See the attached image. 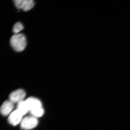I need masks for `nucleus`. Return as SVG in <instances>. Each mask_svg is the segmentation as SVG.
I'll list each match as a JSON object with an SVG mask.
<instances>
[{
  "instance_id": "1",
  "label": "nucleus",
  "mask_w": 130,
  "mask_h": 130,
  "mask_svg": "<svg viewBox=\"0 0 130 130\" xmlns=\"http://www.w3.org/2000/svg\"><path fill=\"white\" fill-rule=\"evenodd\" d=\"M10 44L13 48L18 52L23 51L26 46V38L23 34H16L11 38Z\"/></svg>"
},
{
  "instance_id": "2",
  "label": "nucleus",
  "mask_w": 130,
  "mask_h": 130,
  "mask_svg": "<svg viewBox=\"0 0 130 130\" xmlns=\"http://www.w3.org/2000/svg\"><path fill=\"white\" fill-rule=\"evenodd\" d=\"M38 124V121L36 118L33 116H28L22 119L21 127L24 130H30L35 128Z\"/></svg>"
},
{
  "instance_id": "3",
  "label": "nucleus",
  "mask_w": 130,
  "mask_h": 130,
  "mask_svg": "<svg viewBox=\"0 0 130 130\" xmlns=\"http://www.w3.org/2000/svg\"><path fill=\"white\" fill-rule=\"evenodd\" d=\"M14 2L17 8L25 11L32 9L35 6V2L32 0H16Z\"/></svg>"
},
{
  "instance_id": "4",
  "label": "nucleus",
  "mask_w": 130,
  "mask_h": 130,
  "mask_svg": "<svg viewBox=\"0 0 130 130\" xmlns=\"http://www.w3.org/2000/svg\"><path fill=\"white\" fill-rule=\"evenodd\" d=\"M25 96L26 93L24 91L20 89L17 90L12 92L9 95V101L13 103H18L24 101Z\"/></svg>"
},
{
  "instance_id": "5",
  "label": "nucleus",
  "mask_w": 130,
  "mask_h": 130,
  "mask_svg": "<svg viewBox=\"0 0 130 130\" xmlns=\"http://www.w3.org/2000/svg\"><path fill=\"white\" fill-rule=\"evenodd\" d=\"M23 115L18 109L12 112L8 118V122L11 125L16 126L21 123Z\"/></svg>"
},
{
  "instance_id": "6",
  "label": "nucleus",
  "mask_w": 130,
  "mask_h": 130,
  "mask_svg": "<svg viewBox=\"0 0 130 130\" xmlns=\"http://www.w3.org/2000/svg\"><path fill=\"white\" fill-rule=\"evenodd\" d=\"M25 101L30 112L42 108L41 102L37 98L34 97L29 98L25 100Z\"/></svg>"
},
{
  "instance_id": "7",
  "label": "nucleus",
  "mask_w": 130,
  "mask_h": 130,
  "mask_svg": "<svg viewBox=\"0 0 130 130\" xmlns=\"http://www.w3.org/2000/svg\"><path fill=\"white\" fill-rule=\"evenodd\" d=\"M14 108V103L10 101H7L3 103L0 108V112L3 115L7 116L12 113Z\"/></svg>"
},
{
  "instance_id": "8",
  "label": "nucleus",
  "mask_w": 130,
  "mask_h": 130,
  "mask_svg": "<svg viewBox=\"0 0 130 130\" xmlns=\"http://www.w3.org/2000/svg\"><path fill=\"white\" fill-rule=\"evenodd\" d=\"M17 109L23 115L26 114L29 111V108L25 101L24 100L18 103Z\"/></svg>"
},
{
  "instance_id": "9",
  "label": "nucleus",
  "mask_w": 130,
  "mask_h": 130,
  "mask_svg": "<svg viewBox=\"0 0 130 130\" xmlns=\"http://www.w3.org/2000/svg\"><path fill=\"white\" fill-rule=\"evenodd\" d=\"M30 112L32 116L36 118H38V117H41L43 115L44 112V109L43 108H41L31 111Z\"/></svg>"
},
{
  "instance_id": "10",
  "label": "nucleus",
  "mask_w": 130,
  "mask_h": 130,
  "mask_svg": "<svg viewBox=\"0 0 130 130\" xmlns=\"http://www.w3.org/2000/svg\"><path fill=\"white\" fill-rule=\"evenodd\" d=\"M24 29V26L21 23L18 22L15 24L13 28V31L14 33L18 34Z\"/></svg>"
}]
</instances>
